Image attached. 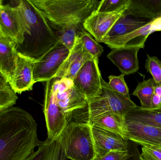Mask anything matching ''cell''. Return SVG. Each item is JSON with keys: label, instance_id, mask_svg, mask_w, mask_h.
Returning <instances> with one entry per match:
<instances>
[{"label": "cell", "instance_id": "9", "mask_svg": "<svg viewBox=\"0 0 161 160\" xmlns=\"http://www.w3.org/2000/svg\"><path fill=\"white\" fill-rule=\"evenodd\" d=\"M70 51L61 43L50 50L43 57L34 63V83L48 81L55 78Z\"/></svg>", "mask_w": 161, "mask_h": 160}, {"label": "cell", "instance_id": "31", "mask_svg": "<svg viewBox=\"0 0 161 160\" xmlns=\"http://www.w3.org/2000/svg\"><path fill=\"white\" fill-rule=\"evenodd\" d=\"M141 158L142 160H161V148L142 146Z\"/></svg>", "mask_w": 161, "mask_h": 160}, {"label": "cell", "instance_id": "27", "mask_svg": "<svg viewBox=\"0 0 161 160\" xmlns=\"http://www.w3.org/2000/svg\"><path fill=\"white\" fill-rule=\"evenodd\" d=\"M78 39L87 52L98 64L99 57L104 51L103 47L86 31L80 34Z\"/></svg>", "mask_w": 161, "mask_h": 160}, {"label": "cell", "instance_id": "16", "mask_svg": "<svg viewBox=\"0 0 161 160\" xmlns=\"http://www.w3.org/2000/svg\"><path fill=\"white\" fill-rule=\"evenodd\" d=\"M141 47L125 46L111 49L107 57L118 68L122 74L129 75L139 69L138 54Z\"/></svg>", "mask_w": 161, "mask_h": 160}, {"label": "cell", "instance_id": "8", "mask_svg": "<svg viewBox=\"0 0 161 160\" xmlns=\"http://www.w3.org/2000/svg\"><path fill=\"white\" fill-rule=\"evenodd\" d=\"M55 77L46 81L43 113L45 116L48 139H58L69 122L68 117L57 104L54 95Z\"/></svg>", "mask_w": 161, "mask_h": 160}, {"label": "cell", "instance_id": "32", "mask_svg": "<svg viewBox=\"0 0 161 160\" xmlns=\"http://www.w3.org/2000/svg\"><path fill=\"white\" fill-rule=\"evenodd\" d=\"M129 156L128 151H112L102 157H96L95 160H125Z\"/></svg>", "mask_w": 161, "mask_h": 160}, {"label": "cell", "instance_id": "17", "mask_svg": "<svg viewBox=\"0 0 161 160\" xmlns=\"http://www.w3.org/2000/svg\"><path fill=\"white\" fill-rule=\"evenodd\" d=\"M92 58V57L87 52L77 37L74 47L55 77L73 80L83 64Z\"/></svg>", "mask_w": 161, "mask_h": 160}, {"label": "cell", "instance_id": "36", "mask_svg": "<svg viewBox=\"0 0 161 160\" xmlns=\"http://www.w3.org/2000/svg\"><path fill=\"white\" fill-rule=\"evenodd\" d=\"M3 1H2V0H0V8H1V6H2V5L3 4Z\"/></svg>", "mask_w": 161, "mask_h": 160}, {"label": "cell", "instance_id": "7", "mask_svg": "<svg viewBox=\"0 0 161 160\" xmlns=\"http://www.w3.org/2000/svg\"><path fill=\"white\" fill-rule=\"evenodd\" d=\"M53 91L57 104L69 122L72 113L87 104L88 101L85 96L75 87L73 80L69 79L55 77Z\"/></svg>", "mask_w": 161, "mask_h": 160}, {"label": "cell", "instance_id": "10", "mask_svg": "<svg viewBox=\"0 0 161 160\" xmlns=\"http://www.w3.org/2000/svg\"><path fill=\"white\" fill-rule=\"evenodd\" d=\"M102 79L98 64L92 58L83 64L73 81L75 87L89 101L101 94Z\"/></svg>", "mask_w": 161, "mask_h": 160}, {"label": "cell", "instance_id": "5", "mask_svg": "<svg viewBox=\"0 0 161 160\" xmlns=\"http://www.w3.org/2000/svg\"><path fill=\"white\" fill-rule=\"evenodd\" d=\"M59 138L67 158L95 160L96 156L91 125L70 121Z\"/></svg>", "mask_w": 161, "mask_h": 160}, {"label": "cell", "instance_id": "28", "mask_svg": "<svg viewBox=\"0 0 161 160\" xmlns=\"http://www.w3.org/2000/svg\"><path fill=\"white\" fill-rule=\"evenodd\" d=\"M145 67L147 72L152 75L157 85L161 86V61L157 56L147 54Z\"/></svg>", "mask_w": 161, "mask_h": 160}, {"label": "cell", "instance_id": "26", "mask_svg": "<svg viewBox=\"0 0 161 160\" xmlns=\"http://www.w3.org/2000/svg\"><path fill=\"white\" fill-rule=\"evenodd\" d=\"M18 99L9 83L0 73V112L13 107Z\"/></svg>", "mask_w": 161, "mask_h": 160}, {"label": "cell", "instance_id": "2", "mask_svg": "<svg viewBox=\"0 0 161 160\" xmlns=\"http://www.w3.org/2000/svg\"><path fill=\"white\" fill-rule=\"evenodd\" d=\"M15 2L27 24L24 40L17 46V52L34 61H38L59 43L58 39L46 18L29 0Z\"/></svg>", "mask_w": 161, "mask_h": 160}, {"label": "cell", "instance_id": "15", "mask_svg": "<svg viewBox=\"0 0 161 160\" xmlns=\"http://www.w3.org/2000/svg\"><path fill=\"white\" fill-rule=\"evenodd\" d=\"M159 31H161V13L143 27L128 34L117 38L106 44L111 49L125 46H138L143 49L149 35Z\"/></svg>", "mask_w": 161, "mask_h": 160}, {"label": "cell", "instance_id": "11", "mask_svg": "<svg viewBox=\"0 0 161 160\" xmlns=\"http://www.w3.org/2000/svg\"><path fill=\"white\" fill-rule=\"evenodd\" d=\"M125 138L139 145L147 147H161V129L144 123L125 118Z\"/></svg>", "mask_w": 161, "mask_h": 160}, {"label": "cell", "instance_id": "20", "mask_svg": "<svg viewBox=\"0 0 161 160\" xmlns=\"http://www.w3.org/2000/svg\"><path fill=\"white\" fill-rule=\"evenodd\" d=\"M126 11L137 18L151 21L161 13V0H130Z\"/></svg>", "mask_w": 161, "mask_h": 160}, {"label": "cell", "instance_id": "19", "mask_svg": "<svg viewBox=\"0 0 161 160\" xmlns=\"http://www.w3.org/2000/svg\"><path fill=\"white\" fill-rule=\"evenodd\" d=\"M17 45L15 42L0 37V73L11 82L16 66Z\"/></svg>", "mask_w": 161, "mask_h": 160}, {"label": "cell", "instance_id": "21", "mask_svg": "<svg viewBox=\"0 0 161 160\" xmlns=\"http://www.w3.org/2000/svg\"><path fill=\"white\" fill-rule=\"evenodd\" d=\"M59 138L52 140L47 138L41 142L38 149L26 160H67Z\"/></svg>", "mask_w": 161, "mask_h": 160}, {"label": "cell", "instance_id": "30", "mask_svg": "<svg viewBox=\"0 0 161 160\" xmlns=\"http://www.w3.org/2000/svg\"><path fill=\"white\" fill-rule=\"evenodd\" d=\"M128 0H102L97 11L100 12H113L127 3Z\"/></svg>", "mask_w": 161, "mask_h": 160}, {"label": "cell", "instance_id": "18", "mask_svg": "<svg viewBox=\"0 0 161 160\" xmlns=\"http://www.w3.org/2000/svg\"><path fill=\"white\" fill-rule=\"evenodd\" d=\"M126 10L104 37L101 42L106 44L117 38L130 34L143 27L150 21L135 18Z\"/></svg>", "mask_w": 161, "mask_h": 160}, {"label": "cell", "instance_id": "34", "mask_svg": "<svg viewBox=\"0 0 161 160\" xmlns=\"http://www.w3.org/2000/svg\"><path fill=\"white\" fill-rule=\"evenodd\" d=\"M161 107V97L156 94H154L151 99L150 109L158 110V109H160Z\"/></svg>", "mask_w": 161, "mask_h": 160}, {"label": "cell", "instance_id": "12", "mask_svg": "<svg viewBox=\"0 0 161 160\" xmlns=\"http://www.w3.org/2000/svg\"><path fill=\"white\" fill-rule=\"evenodd\" d=\"M130 1V0H128L126 3L113 12L97 11L84 22L83 24L84 29L92 36L97 42L101 43L104 37L127 9Z\"/></svg>", "mask_w": 161, "mask_h": 160}, {"label": "cell", "instance_id": "33", "mask_svg": "<svg viewBox=\"0 0 161 160\" xmlns=\"http://www.w3.org/2000/svg\"><path fill=\"white\" fill-rule=\"evenodd\" d=\"M139 146L134 142L128 141L127 151L129 153V156L125 160H142Z\"/></svg>", "mask_w": 161, "mask_h": 160}, {"label": "cell", "instance_id": "23", "mask_svg": "<svg viewBox=\"0 0 161 160\" xmlns=\"http://www.w3.org/2000/svg\"><path fill=\"white\" fill-rule=\"evenodd\" d=\"M59 43L67 48L70 51L72 50L79 35L86 31L83 24L80 23H70L63 27L53 29Z\"/></svg>", "mask_w": 161, "mask_h": 160}, {"label": "cell", "instance_id": "1", "mask_svg": "<svg viewBox=\"0 0 161 160\" xmlns=\"http://www.w3.org/2000/svg\"><path fill=\"white\" fill-rule=\"evenodd\" d=\"M40 142L29 113L14 107L0 112V160H26Z\"/></svg>", "mask_w": 161, "mask_h": 160}, {"label": "cell", "instance_id": "14", "mask_svg": "<svg viewBox=\"0 0 161 160\" xmlns=\"http://www.w3.org/2000/svg\"><path fill=\"white\" fill-rule=\"evenodd\" d=\"M35 62L17 52L16 66L10 83L12 89L16 94H21L33 89L35 84L33 80Z\"/></svg>", "mask_w": 161, "mask_h": 160}, {"label": "cell", "instance_id": "35", "mask_svg": "<svg viewBox=\"0 0 161 160\" xmlns=\"http://www.w3.org/2000/svg\"><path fill=\"white\" fill-rule=\"evenodd\" d=\"M154 94L161 97V86L156 85L154 87Z\"/></svg>", "mask_w": 161, "mask_h": 160}, {"label": "cell", "instance_id": "13", "mask_svg": "<svg viewBox=\"0 0 161 160\" xmlns=\"http://www.w3.org/2000/svg\"><path fill=\"white\" fill-rule=\"evenodd\" d=\"M96 157L112 151H127L128 141L119 133L92 126Z\"/></svg>", "mask_w": 161, "mask_h": 160}, {"label": "cell", "instance_id": "3", "mask_svg": "<svg viewBox=\"0 0 161 160\" xmlns=\"http://www.w3.org/2000/svg\"><path fill=\"white\" fill-rule=\"evenodd\" d=\"M46 18L52 29L80 23L98 10V0H29Z\"/></svg>", "mask_w": 161, "mask_h": 160}, {"label": "cell", "instance_id": "37", "mask_svg": "<svg viewBox=\"0 0 161 160\" xmlns=\"http://www.w3.org/2000/svg\"><path fill=\"white\" fill-rule=\"evenodd\" d=\"M159 148H161V147H159Z\"/></svg>", "mask_w": 161, "mask_h": 160}, {"label": "cell", "instance_id": "25", "mask_svg": "<svg viewBox=\"0 0 161 160\" xmlns=\"http://www.w3.org/2000/svg\"><path fill=\"white\" fill-rule=\"evenodd\" d=\"M156 85L153 78L145 80L138 84L132 95L139 99L141 107L145 109L151 108V99L154 94V87Z\"/></svg>", "mask_w": 161, "mask_h": 160}, {"label": "cell", "instance_id": "22", "mask_svg": "<svg viewBox=\"0 0 161 160\" xmlns=\"http://www.w3.org/2000/svg\"><path fill=\"white\" fill-rule=\"evenodd\" d=\"M124 122V119L121 116L111 112H108L96 116L86 124L116 132L125 137Z\"/></svg>", "mask_w": 161, "mask_h": 160}, {"label": "cell", "instance_id": "6", "mask_svg": "<svg viewBox=\"0 0 161 160\" xmlns=\"http://www.w3.org/2000/svg\"><path fill=\"white\" fill-rule=\"evenodd\" d=\"M27 24L19 8L3 4L0 8V37L12 40L17 46L22 44Z\"/></svg>", "mask_w": 161, "mask_h": 160}, {"label": "cell", "instance_id": "38", "mask_svg": "<svg viewBox=\"0 0 161 160\" xmlns=\"http://www.w3.org/2000/svg\"><path fill=\"white\" fill-rule=\"evenodd\" d=\"M160 109H161V107Z\"/></svg>", "mask_w": 161, "mask_h": 160}, {"label": "cell", "instance_id": "24", "mask_svg": "<svg viewBox=\"0 0 161 160\" xmlns=\"http://www.w3.org/2000/svg\"><path fill=\"white\" fill-rule=\"evenodd\" d=\"M125 118L161 129V109H145L137 106L129 112Z\"/></svg>", "mask_w": 161, "mask_h": 160}, {"label": "cell", "instance_id": "29", "mask_svg": "<svg viewBox=\"0 0 161 160\" xmlns=\"http://www.w3.org/2000/svg\"><path fill=\"white\" fill-rule=\"evenodd\" d=\"M125 75L121 74L119 76L110 75L108 77L109 86L115 92L121 94L128 98H130L129 89L125 80Z\"/></svg>", "mask_w": 161, "mask_h": 160}, {"label": "cell", "instance_id": "4", "mask_svg": "<svg viewBox=\"0 0 161 160\" xmlns=\"http://www.w3.org/2000/svg\"><path fill=\"white\" fill-rule=\"evenodd\" d=\"M101 84L100 95L88 101L83 108L74 111L70 121L86 123L96 116L108 112L116 114L124 119L129 112L138 106L130 98L113 90L103 79Z\"/></svg>", "mask_w": 161, "mask_h": 160}]
</instances>
